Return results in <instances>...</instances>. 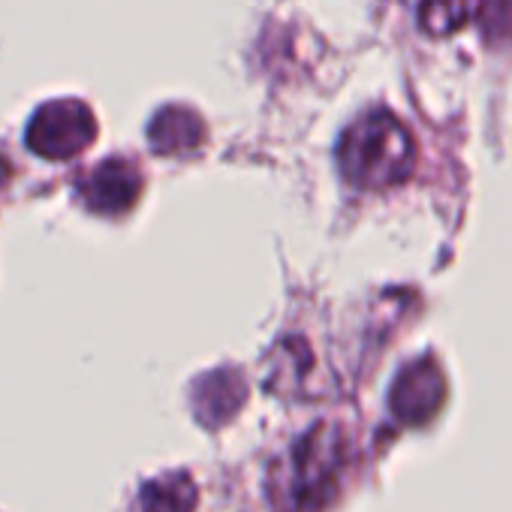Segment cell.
<instances>
[{"mask_svg":"<svg viewBox=\"0 0 512 512\" xmlns=\"http://www.w3.org/2000/svg\"><path fill=\"white\" fill-rule=\"evenodd\" d=\"M338 166L359 190H389L410 178L416 166L413 133L386 109L356 118L338 142Z\"/></svg>","mask_w":512,"mask_h":512,"instance_id":"6da1fadb","label":"cell"},{"mask_svg":"<svg viewBox=\"0 0 512 512\" xmlns=\"http://www.w3.org/2000/svg\"><path fill=\"white\" fill-rule=\"evenodd\" d=\"M416 25L431 37H449L461 31L473 13V0H404Z\"/></svg>","mask_w":512,"mask_h":512,"instance_id":"52a82bcc","label":"cell"},{"mask_svg":"<svg viewBox=\"0 0 512 512\" xmlns=\"http://www.w3.org/2000/svg\"><path fill=\"white\" fill-rule=\"evenodd\" d=\"M151 145L154 151L160 154H193L202 139H205V127L202 121L190 112V109H181V106H169L163 112H157V118L151 121Z\"/></svg>","mask_w":512,"mask_h":512,"instance_id":"8992f818","label":"cell"},{"mask_svg":"<svg viewBox=\"0 0 512 512\" xmlns=\"http://www.w3.org/2000/svg\"><path fill=\"white\" fill-rule=\"evenodd\" d=\"M142 190V175L130 160H106L100 163L82 184L79 193L85 199V205L97 214H124L127 208H133V202L139 199Z\"/></svg>","mask_w":512,"mask_h":512,"instance_id":"5b68a950","label":"cell"},{"mask_svg":"<svg viewBox=\"0 0 512 512\" xmlns=\"http://www.w3.org/2000/svg\"><path fill=\"white\" fill-rule=\"evenodd\" d=\"M341 434L332 428H320L311 431L299 449H296V461L290 467V494L296 503H314L320 494H326V488L332 485L335 473L341 470Z\"/></svg>","mask_w":512,"mask_h":512,"instance_id":"3957f363","label":"cell"},{"mask_svg":"<svg viewBox=\"0 0 512 512\" xmlns=\"http://www.w3.org/2000/svg\"><path fill=\"white\" fill-rule=\"evenodd\" d=\"M443 398H446V377L437 368V362L416 359L395 377L389 392V407L398 422L422 425L443 407Z\"/></svg>","mask_w":512,"mask_h":512,"instance_id":"277c9868","label":"cell"},{"mask_svg":"<svg viewBox=\"0 0 512 512\" xmlns=\"http://www.w3.org/2000/svg\"><path fill=\"white\" fill-rule=\"evenodd\" d=\"M94 139L97 121L82 100H52L28 124V148L46 160H70Z\"/></svg>","mask_w":512,"mask_h":512,"instance_id":"7a4b0ae2","label":"cell"}]
</instances>
